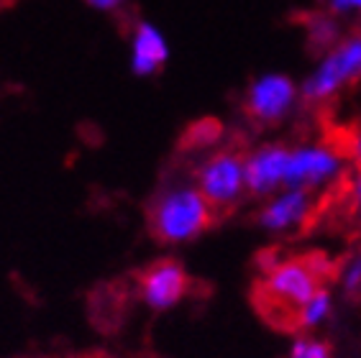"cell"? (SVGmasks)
I'll return each instance as SVG.
<instances>
[{"label": "cell", "mask_w": 361, "mask_h": 358, "mask_svg": "<svg viewBox=\"0 0 361 358\" xmlns=\"http://www.w3.org/2000/svg\"><path fill=\"white\" fill-rule=\"evenodd\" d=\"M328 264L315 256H271L262 264L259 307L279 325L295 323L302 304L326 287Z\"/></svg>", "instance_id": "6da1fadb"}, {"label": "cell", "mask_w": 361, "mask_h": 358, "mask_svg": "<svg viewBox=\"0 0 361 358\" xmlns=\"http://www.w3.org/2000/svg\"><path fill=\"white\" fill-rule=\"evenodd\" d=\"M302 97V87H300L290 75L285 72H262L254 77L246 87V113L251 121L259 125H277L282 121L298 111Z\"/></svg>", "instance_id": "8992f818"}, {"label": "cell", "mask_w": 361, "mask_h": 358, "mask_svg": "<svg viewBox=\"0 0 361 358\" xmlns=\"http://www.w3.org/2000/svg\"><path fill=\"white\" fill-rule=\"evenodd\" d=\"M346 202L351 210V218L361 228V169H354L346 179Z\"/></svg>", "instance_id": "2e32d148"}, {"label": "cell", "mask_w": 361, "mask_h": 358, "mask_svg": "<svg viewBox=\"0 0 361 358\" xmlns=\"http://www.w3.org/2000/svg\"><path fill=\"white\" fill-rule=\"evenodd\" d=\"M346 149L328 138L302 141L290 146V164H287V187H298L307 192L320 195L348 179Z\"/></svg>", "instance_id": "3957f363"}, {"label": "cell", "mask_w": 361, "mask_h": 358, "mask_svg": "<svg viewBox=\"0 0 361 358\" xmlns=\"http://www.w3.org/2000/svg\"><path fill=\"white\" fill-rule=\"evenodd\" d=\"M361 82V28L343 36L334 49L318 56L305 80L300 82L302 97L310 103H331L341 92Z\"/></svg>", "instance_id": "277c9868"}, {"label": "cell", "mask_w": 361, "mask_h": 358, "mask_svg": "<svg viewBox=\"0 0 361 358\" xmlns=\"http://www.w3.org/2000/svg\"><path fill=\"white\" fill-rule=\"evenodd\" d=\"M221 138V125L213 121V118H202L197 123H192L185 133V149H192V152H208L218 144Z\"/></svg>", "instance_id": "5bb4252c"}, {"label": "cell", "mask_w": 361, "mask_h": 358, "mask_svg": "<svg viewBox=\"0 0 361 358\" xmlns=\"http://www.w3.org/2000/svg\"><path fill=\"white\" fill-rule=\"evenodd\" d=\"M343 149H346V156H348V161H351V166L361 169V123H356L354 128L348 131Z\"/></svg>", "instance_id": "ac0fdd59"}, {"label": "cell", "mask_w": 361, "mask_h": 358, "mask_svg": "<svg viewBox=\"0 0 361 358\" xmlns=\"http://www.w3.org/2000/svg\"><path fill=\"white\" fill-rule=\"evenodd\" d=\"M246 156V182L249 195L267 200L274 192L287 187V164H290V146L267 141L254 146Z\"/></svg>", "instance_id": "9c48e42d"}, {"label": "cell", "mask_w": 361, "mask_h": 358, "mask_svg": "<svg viewBox=\"0 0 361 358\" xmlns=\"http://www.w3.org/2000/svg\"><path fill=\"white\" fill-rule=\"evenodd\" d=\"M323 6L334 16H338L341 21L361 18V0H323Z\"/></svg>", "instance_id": "e0dca14e"}, {"label": "cell", "mask_w": 361, "mask_h": 358, "mask_svg": "<svg viewBox=\"0 0 361 358\" xmlns=\"http://www.w3.org/2000/svg\"><path fill=\"white\" fill-rule=\"evenodd\" d=\"M334 310H336L334 295H331L328 287H323V290L315 292V295L300 307L292 325L305 333H313V331H318V328H323V325L334 317Z\"/></svg>", "instance_id": "7c38bea8"}, {"label": "cell", "mask_w": 361, "mask_h": 358, "mask_svg": "<svg viewBox=\"0 0 361 358\" xmlns=\"http://www.w3.org/2000/svg\"><path fill=\"white\" fill-rule=\"evenodd\" d=\"M87 6L97 8V11H118L126 0H85Z\"/></svg>", "instance_id": "d6986e66"}, {"label": "cell", "mask_w": 361, "mask_h": 358, "mask_svg": "<svg viewBox=\"0 0 361 358\" xmlns=\"http://www.w3.org/2000/svg\"><path fill=\"white\" fill-rule=\"evenodd\" d=\"M213 221L216 207L188 179H174L164 185L149 205V230L164 246H182L200 238Z\"/></svg>", "instance_id": "7a4b0ae2"}, {"label": "cell", "mask_w": 361, "mask_h": 358, "mask_svg": "<svg viewBox=\"0 0 361 358\" xmlns=\"http://www.w3.org/2000/svg\"><path fill=\"white\" fill-rule=\"evenodd\" d=\"M305 36H307V44H310L313 49H318L320 54H323V51L334 49L336 44L343 39L341 18L331 13V11H318V13L307 16Z\"/></svg>", "instance_id": "8fae6325"}, {"label": "cell", "mask_w": 361, "mask_h": 358, "mask_svg": "<svg viewBox=\"0 0 361 358\" xmlns=\"http://www.w3.org/2000/svg\"><path fill=\"white\" fill-rule=\"evenodd\" d=\"M336 282H338V290L343 297H348V300L361 297V248H354L338 264V268H336Z\"/></svg>", "instance_id": "4fadbf2b"}, {"label": "cell", "mask_w": 361, "mask_h": 358, "mask_svg": "<svg viewBox=\"0 0 361 358\" xmlns=\"http://www.w3.org/2000/svg\"><path fill=\"white\" fill-rule=\"evenodd\" d=\"M195 185L216 210H231L249 195L246 156L233 149H216L195 166Z\"/></svg>", "instance_id": "5b68a950"}, {"label": "cell", "mask_w": 361, "mask_h": 358, "mask_svg": "<svg viewBox=\"0 0 361 358\" xmlns=\"http://www.w3.org/2000/svg\"><path fill=\"white\" fill-rule=\"evenodd\" d=\"M190 276L177 259H159L139 274L141 302L154 312L172 310L188 297Z\"/></svg>", "instance_id": "ba28073f"}, {"label": "cell", "mask_w": 361, "mask_h": 358, "mask_svg": "<svg viewBox=\"0 0 361 358\" xmlns=\"http://www.w3.org/2000/svg\"><path fill=\"white\" fill-rule=\"evenodd\" d=\"M169 59L167 36L149 21H139L131 34V72L136 77L157 75Z\"/></svg>", "instance_id": "30bf717a"}, {"label": "cell", "mask_w": 361, "mask_h": 358, "mask_svg": "<svg viewBox=\"0 0 361 358\" xmlns=\"http://www.w3.org/2000/svg\"><path fill=\"white\" fill-rule=\"evenodd\" d=\"M290 358H334L328 343L313 335H300L290 345Z\"/></svg>", "instance_id": "9a60e30c"}, {"label": "cell", "mask_w": 361, "mask_h": 358, "mask_svg": "<svg viewBox=\"0 0 361 358\" xmlns=\"http://www.w3.org/2000/svg\"><path fill=\"white\" fill-rule=\"evenodd\" d=\"M315 213H318V195L298 187H285L262 200L257 226L269 235H292L313 221Z\"/></svg>", "instance_id": "52a82bcc"}]
</instances>
